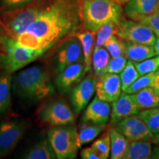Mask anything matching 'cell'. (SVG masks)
I'll return each instance as SVG.
<instances>
[{
    "label": "cell",
    "instance_id": "3",
    "mask_svg": "<svg viewBox=\"0 0 159 159\" xmlns=\"http://www.w3.org/2000/svg\"><path fill=\"white\" fill-rule=\"evenodd\" d=\"M122 5L115 0H82L83 26L85 30L97 33L108 22L119 25L124 18Z\"/></svg>",
    "mask_w": 159,
    "mask_h": 159
},
{
    "label": "cell",
    "instance_id": "30",
    "mask_svg": "<svg viewBox=\"0 0 159 159\" xmlns=\"http://www.w3.org/2000/svg\"><path fill=\"white\" fill-rule=\"evenodd\" d=\"M119 76H120L121 84H122V89L123 91L128 86H130L140 75L135 66L134 63L129 60Z\"/></svg>",
    "mask_w": 159,
    "mask_h": 159
},
{
    "label": "cell",
    "instance_id": "21",
    "mask_svg": "<svg viewBox=\"0 0 159 159\" xmlns=\"http://www.w3.org/2000/svg\"><path fill=\"white\" fill-rule=\"evenodd\" d=\"M13 77L4 71L0 75V116L7 114L11 107V89Z\"/></svg>",
    "mask_w": 159,
    "mask_h": 159
},
{
    "label": "cell",
    "instance_id": "35",
    "mask_svg": "<svg viewBox=\"0 0 159 159\" xmlns=\"http://www.w3.org/2000/svg\"><path fill=\"white\" fill-rule=\"evenodd\" d=\"M141 22L147 25L149 28L151 29L156 37H159V14L156 13H153L143 19Z\"/></svg>",
    "mask_w": 159,
    "mask_h": 159
},
{
    "label": "cell",
    "instance_id": "4",
    "mask_svg": "<svg viewBox=\"0 0 159 159\" xmlns=\"http://www.w3.org/2000/svg\"><path fill=\"white\" fill-rule=\"evenodd\" d=\"M43 52L20 45L0 27V68L12 73L42 56Z\"/></svg>",
    "mask_w": 159,
    "mask_h": 159
},
{
    "label": "cell",
    "instance_id": "37",
    "mask_svg": "<svg viewBox=\"0 0 159 159\" xmlns=\"http://www.w3.org/2000/svg\"><path fill=\"white\" fill-rule=\"evenodd\" d=\"M150 87L153 89L154 92L159 96V74L155 75L151 83Z\"/></svg>",
    "mask_w": 159,
    "mask_h": 159
},
{
    "label": "cell",
    "instance_id": "42",
    "mask_svg": "<svg viewBox=\"0 0 159 159\" xmlns=\"http://www.w3.org/2000/svg\"><path fill=\"white\" fill-rule=\"evenodd\" d=\"M129 1H130V0H120V1H119V3H120L121 5H125V4Z\"/></svg>",
    "mask_w": 159,
    "mask_h": 159
},
{
    "label": "cell",
    "instance_id": "11",
    "mask_svg": "<svg viewBox=\"0 0 159 159\" xmlns=\"http://www.w3.org/2000/svg\"><path fill=\"white\" fill-rule=\"evenodd\" d=\"M115 128L124 135L129 142L150 140L152 142L154 134L138 114L132 115L115 125Z\"/></svg>",
    "mask_w": 159,
    "mask_h": 159
},
{
    "label": "cell",
    "instance_id": "44",
    "mask_svg": "<svg viewBox=\"0 0 159 159\" xmlns=\"http://www.w3.org/2000/svg\"><path fill=\"white\" fill-rule=\"evenodd\" d=\"M115 1H116V2H118L119 3V1H120V0H115Z\"/></svg>",
    "mask_w": 159,
    "mask_h": 159
},
{
    "label": "cell",
    "instance_id": "25",
    "mask_svg": "<svg viewBox=\"0 0 159 159\" xmlns=\"http://www.w3.org/2000/svg\"><path fill=\"white\" fill-rule=\"evenodd\" d=\"M111 56L105 47H102L94 49L92 55V71L97 80L102 76L105 69L108 64Z\"/></svg>",
    "mask_w": 159,
    "mask_h": 159
},
{
    "label": "cell",
    "instance_id": "18",
    "mask_svg": "<svg viewBox=\"0 0 159 159\" xmlns=\"http://www.w3.org/2000/svg\"><path fill=\"white\" fill-rule=\"evenodd\" d=\"M152 142L140 140L129 142L126 152L122 159H149L152 158Z\"/></svg>",
    "mask_w": 159,
    "mask_h": 159
},
{
    "label": "cell",
    "instance_id": "38",
    "mask_svg": "<svg viewBox=\"0 0 159 159\" xmlns=\"http://www.w3.org/2000/svg\"><path fill=\"white\" fill-rule=\"evenodd\" d=\"M152 158L153 159H159V145L155 147L153 150H152Z\"/></svg>",
    "mask_w": 159,
    "mask_h": 159
},
{
    "label": "cell",
    "instance_id": "9",
    "mask_svg": "<svg viewBox=\"0 0 159 159\" xmlns=\"http://www.w3.org/2000/svg\"><path fill=\"white\" fill-rule=\"evenodd\" d=\"M116 35L125 41L146 45L153 46L156 41V35L148 26L132 19H123L118 26Z\"/></svg>",
    "mask_w": 159,
    "mask_h": 159
},
{
    "label": "cell",
    "instance_id": "28",
    "mask_svg": "<svg viewBox=\"0 0 159 159\" xmlns=\"http://www.w3.org/2000/svg\"><path fill=\"white\" fill-rule=\"evenodd\" d=\"M119 25L114 22H108L102 25L97 32L94 49H98L104 46L105 43L112 35L116 34Z\"/></svg>",
    "mask_w": 159,
    "mask_h": 159
},
{
    "label": "cell",
    "instance_id": "31",
    "mask_svg": "<svg viewBox=\"0 0 159 159\" xmlns=\"http://www.w3.org/2000/svg\"><path fill=\"white\" fill-rule=\"evenodd\" d=\"M156 75V72H152L148 75L139 76L130 86H128L125 90L123 91V92L129 94H133L145 88L150 87L152 79H153Z\"/></svg>",
    "mask_w": 159,
    "mask_h": 159
},
{
    "label": "cell",
    "instance_id": "33",
    "mask_svg": "<svg viewBox=\"0 0 159 159\" xmlns=\"http://www.w3.org/2000/svg\"><path fill=\"white\" fill-rule=\"evenodd\" d=\"M35 0H0V8L2 11H13L25 8Z\"/></svg>",
    "mask_w": 159,
    "mask_h": 159
},
{
    "label": "cell",
    "instance_id": "29",
    "mask_svg": "<svg viewBox=\"0 0 159 159\" xmlns=\"http://www.w3.org/2000/svg\"><path fill=\"white\" fill-rule=\"evenodd\" d=\"M100 159L108 158L111 154V139L109 130L102 134L91 145Z\"/></svg>",
    "mask_w": 159,
    "mask_h": 159
},
{
    "label": "cell",
    "instance_id": "23",
    "mask_svg": "<svg viewBox=\"0 0 159 159\" xmlns=\"http://www.w3.org/2000/svg\"><path fill=\"white\" fill-rule=\"evenodd\" d=\"M131 95L140 111L157 108L159 105V96L150 86Z\"/></svg>",
    "mask_w": 159,
    "mask_h": 159
},
{
    "label": "cell",
    "instance_id": "6",
    "mask_svg": "<svg viewBox=\"0 0 159 159\" xmlns=\"http://www.w3.org/2000/svg\"><path fill=\"white\" fill-rule=\"evenodd\" d=\"M47 137L57 159L77 158L79 147L77 145V129L74 123L50 127L47 132Z\"/></svg>",
    "mask_w": 159,
    "mask_h": 159
},
{
    "label": "cell",
    "instance_id": "40",
    "mask_svg": "<svg viewBox=\"0 0 159 159\" xmlns=\"http://www.w3.org/2000/svg\"><path fill=\"white\" fill-rule=\"evenodd\" d=\"M152 142L154 144H159V133L156 135H154L153 138L152 139Z\"/></svg>",
    "mask_w": 159,
    "mask_h": 159
},
{
    "label": "cell",
    "instance_id": "7",
    "mask_svg": "<svg viewBox=\"0 0 159 159\" xmlns=\"http://www.w3.org/2000/svg\"><path fill=\"white\" fill-rule=\"evenodd\" d=\"M36 116L42 124L49 127L74 123L75 112L64 99H50L42 103L36 111Z\"/></svg>",
    "mask_w": 159,
    "mask_h": 159
},
{
    "label": "cell",
    "instance_id": "22",
    "mask_svg": "<svg viewBox=\"0 0 159 159\" xmlns=\"http://www.w3.org/2000/svg\"><path fill=\"white\" fill-rule=\"evenodd\" d=\"M106 128V125H97L82 122L77 130V145L80 148L83 145L94 141Z\"/></svg>",
    "mask_w": 159,
    "mask_h": 159
},
{
    "label": "cell",
    "instance_id": "1",
    "mask_svg": "<svg viewBox=\"0 0 159 159\" xmlns=\"http://www.w3.org/2000/svg\"><path fill=\"white\" fill-rule=\"evenodd\" d=\"M83 26L80 0H39L35 19L16 41L23 47L45 53Z\"/></svg>",
    "mask_w": 159,
    "mask_h": 159
},
{
    "label": "cell",
    "instance_id": "39",
    "mask_svg": "<svg viewBox=\"0 0 159 159\" xmlns=\"http://www.w3.org/2000/svg\"><path fill=\"white\" fill-rule=\"evenodd\" d=\"M155 52L156 55H159V37H156V41L153 45Z\"/></svg>",
    "mask_w": 159,
    "mask_h": 159
},
{
    "label": "cell",
    "instance_id": "41",
    "mask_svg": "<svg viewBox=\"0 0 159 159\" xmlns=\"http://www.w3.org/2000/svg\"><path fill=\"white\" fill-rule=\"evenodd\" d=\"M154 13H158V14H159V0L158 2H157V3L156 4V6H155Z\"/></svg>",
    "mask_w": 159,
    "mask_h": 159
},
{
    "label": "cell",
    "instance_id": "5",
    "mask_svg": "<svg viewBox=\"0 0 159 159\" xmlns=\"http://www.w3.org/2000/svg\"><path fill=\"white\" fill-rule=\"evenodd\" d=\"M51 49L49 63L55 72H60L73 63H84L82 45L75 35L66 37Z\"/></svg>",
    "mask_w": 159,
    "mask_h": 159
},
{
    "label": "cell",
    "instance_id": "8",
    "mask_svg": "<svg viewBox=\"0 0 159 159\" xmlns=\"http://www.w3.org/2000/svg\"><path fill=\"white\" fill-rule=\"evenodd\" d=\"M27 129V123L23 119H10L0 123V158L14 150Z\"/></svg>",
    "mask_w": 159,
    "mask_h": 159
},
{
    "label": "cell",
    "instance_id": "45",
    "mask_svg": "<svg viewBox=\"0 0 159 159\" xmlns=\"http://www.w3.org/2000/svg\"><path fill=\"white\" fill-rule=\"evenodd\" d=\"M157 108H158V109H159V105H158V107H157Z\"/></svg>",
    "mask_w": 159,
    "mask_h": 159
},
{
    "label": "cell",
    "instance_id": "34",
    "mask_svg": "<svg viewBox=\"0 0 159 159\" xmlns=\"http://www.w3.org/2000/svg\"><path fill=\"white\" fill-rule=\"evenodd\" d=\"M125 56H119L111 57L106 68L105 69L104 73H111V74H120L125 69L128 61Z\"/></svg>",
    "mask_w": 159,
    "mask_h": 159
},
{
    "label": "cell",
    "instance_id": "15",
    "mask_svg": "<svg viewBox=\"0 0 159 159\" xmlns=\"http://www.w3.org/2000/svg\"><path fill=\"white\" fill-rule=\"evenodd\" d=\"M138 108L132 95L122 92L119 98L113 102L111 113V123L115 125L119 122L132 115L138 114Z\"/></svg>",
    "mask_w": 159,
    "mask_h": 159
},
{
    "label": "cell",
    "instance_id": "26",
    "mask_svg": "<svg viewBox=\"0 0 159 159\" xmlns=\"http://www.w3.org/2000/svg\"><path fill=\"white\" fill-rule=\"evenodd\" d=\"M138 115L154 135L159 133V109L158 108L141 111Z\"/></svg>",
    "mask_w": 159,
    "mask_h": 159
},
{
    "label": "cell",
    "instance_id": "17",
    "mask_svg": "<svg viewBox=\"0 0 159 159\" xmlns=\"http://www.w3.org/2000/svg\"><path fill=\"white\" fill-rule=\"evenodd\" d=\"M25 159H56L55 154L48 137L43 136L24 152L21 156Z\"/></svg>",
    "mask_w": 159,
    "mask_h": 159
},
{
    "label": "cell",
    "instance_id": "16",
    "mask_svg": "<svg viewBox=\"0 0 159 159\" xmlns=\"http://www.w3.org/2000/svg\"><path fill=\"white\" fill-rule=\"evenodd\" d=\"M158 0H130L125 4L124 13L129 19L140 21L144 18L154 13Z\"/></svg>",
    "mask_w": 159,
    "mask_h": 159
},
{
    "label": "cell",
    "instance_id": "24",
    "mask_svg": "<svg viewBox=\"0 0 159 159\" xmlns=\"http://www.w3.org/2000/svg\"><path fill=\"white\" fill-rule=\"evenodd\" d=\"M111 139V159H122L126 152L129 141L124 135L114 128L109 129Z\"/></svg>",
    "mask_w": 159,
    "mask_h": 159
},
{
    "label": "cell",
    "instance_id": "10",
    "mask_svg": "<svg viewBox=\"0 0 159 159\" xmlns=\"http://www.w3.org/2000/svg\"><path fill=\"white\" fill-rule=\"evenodd\" d=\"M96 83L94 74H89L70 91V102L75 114H78L88 105L96 91Z\"/></svg>",
    "mask_w": 159,
    "mask_h": 159
},
{
    "label": "cell",
    "instance_id": "19",
    "mask_svg": "<svg viewBox=\"0 0 159 159\" xmlns=\"http://www.w3.org/2000/svg\"><path fill=\"white\" fill-rule=\"evenodd\" d=\"M125 57L133 62H141L150 57L156 56L153 46L125 41Z\"/></svg>",
    "mask_w": 159,
    "mask_h": 159
},
{
    "label": "cell",
    "instance_id": "43",
    "mask_svg": "<svg viewBox=\"0 0 159 159\" xmlns=\"http://www.w3.org/2000/svg\"><path fill=\"white\" fill-rule=\"evenodd\" d=\"M156 74H159V67H158V69H157V71H156Z\"/></svg>",
    "mask_w": 159,
    "mask_h": 159
},
{
    "label": "cell",
    "instance_id": "32",
    "mask_svg": "<svg viewBox=\"0 0 159 159\" xmlns=\"http://www.w3.org/2000/svg\"><path fill=\"white\" fill-rule=\"evenodd\" d=\"M134 65L140 76L156 72L159 67V55L150 57L141 62H136Z\"/></svg>",
    "mask_w": 159,
    "mask_h": 159
},
{
    "label": "cell",
    "instance_id": "13",
    "mask_svg": "<svg viewBox=\"0 0 159 159\" xmlns=\"http://www.w3.org/2000/svg\"><path fill=\"white\" fill-rule=\"evenodd\" d=\"M122 84L118 74L105 73L97 80L96 96L101 100L113 102L122 94Z\"/></svg>",
    "mask_w": 159,
    "mask_h": 159
},
{
    "label": "cell",
    "instance_id": "27",
    "mask_svg": "<svg viewBox=\"0 0 159 159\" xmlns=\"http://www.w3.org/2000/svg\"><path fill=\"white\" fill-rule=\"evenodd\" d=\"M103 47L108 51L111 57L125 56L126 45L124 40L121 39L116 35H112L105 43Z\"/></svg>",
    "mask_w": 159,
    "mask_h": 159
},
{
    "label": "cell",
    "instance_id": "36",
    "mask_svg": "<svg viewBox=\"0 0 159 159\" xmlns=\"http://www.w3.org/2000/svg\"><path fill=\"white\" fill-rule=\"evenodd\" d=\"M80 157L82 159H100V157L91 146L81 150Z\"/></svg>",
    "mask_w": 159,
    "mask_h": 159
},
{
    "label": "cell",
    "instance_id": "2",
    "mask_svg": "<svg viewBox=\"0 0 159 159\" xmlns=\"http://www.w3.org/2000/svg\"><path fill=\"white\" fill-rule=\"evenodd\" d=\"M12 91L21 101L35 103L52 96L55 87L48 71L41 66H33L13 77Z\"/></svg>",
    "mask_w": 159,
    "mask_h": 159
},
{
    "label": "cell",
    "instance_id": "12",
    "mask_svg": "<svg viewBox=\"0 0 159 159\" xmlns=\"http://www.w3.org/2000/svg\"><path fill=\"white\" fill-rule=\"evenodd\" d=\"M85 65L83 62L75 63L66 67L57 73L55 85L61 94H65L72 89L85 77Z\"/></svg>",
    "mask_w": 159,
    "mask_h": 159
},
{
    "label": "cell",
    "instance_id": "20",
    "mask_svg": "<svg viewBox=\"0 0 159 159\" xmlns=\"http://www.w3.org/2000/svg\"><path fill=\"white\" fill-rule=\"evenodd\" d=\"M76 36L78 38L82 45L85 72L92 71V55L95 47V33L85 30L77 33Z\"/></svg>",
    "mask_w": 159,
    "mask_h": 159
},
{
    "label": "cell",
    "instance_id": "14",
    "mask_svg": "<svg viewBox=\"0 0 159 159\" xmlns=\"http://www.w3.org/2000/svg\"><path fill=\"white\" fill-rule=\"evenodd\" d=\"M111 108L109 102L101 100L97 96L87 106L81 122L97 125H107L111 119Z\"/></svg>",
    "mask_w": 159,
    "mask_h": 159
}]
</instances>
